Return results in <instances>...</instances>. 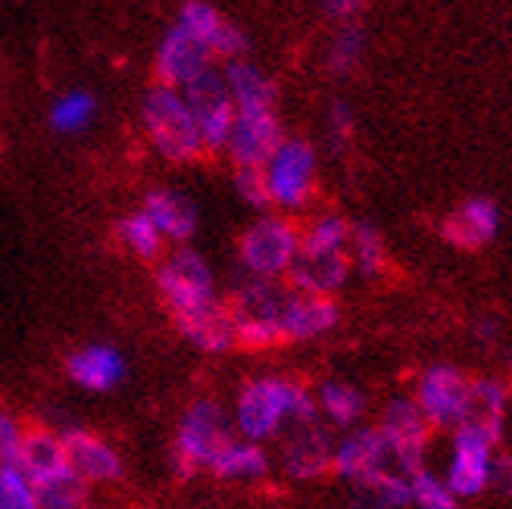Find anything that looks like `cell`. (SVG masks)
Returning a JSON list of instances; mask_svg holds the SVG:
<instances>
[{
	"instance_id": "obj_22",
	"label": "cell",
	"mask_w": 512,
	"mask_h": 509,
	"mask_svg": "<svg viewBox=\"0 0 512 509\" xmlns=\"http://www.w3.org/2000/svg\"><path fill=\"white\" fill-rule=\"evenodd\" d=\"M500 232V210L488 197H472L463 207H456L444 222L441 235L459 250H478L491 244Z\"/></svg>"
},
{
	"instance_id": "obj_17",
	"label": "cell",
	"mask_w": 512,
	"mask_h": 509,
	"mask_svg": "<svg viewBox=\"0 0 512 509\" xmlns=\"http://www.w3.org/2000/svg\"><path fill=\"white\" fill-rule=\"evenodd\" d=\"M285 138L288 135L281 129V119L275 110L235 113V125L228 132L222 154L232 160L235 169H263Z\"/></svg>"
},
{
	"instance_id": "obj_20",
	"label": "cell",
	"mask_w": 512,
	"mask_h": 509,
	"mask_svg": "<svg viewBox=\"0 0 512 509\" xmlns=\"http://www.w3.org/2000/svg\"><path fill=\"white\" fill-rule=\"evenodd\" d=\"M66 375L88 394H110L128 378V360L113 344H85L66 356Z\"/></svg>"
},
{
	"instance_id": "obj_9",
	"label": "cell",
	"mask_w": 512,
	"mask_h": 509,
	"mask_svg": "<svg viewBox=\"0 0 512 509\" xmlns=\"http://www.w3.org/2000/svg\"><path fill=\"white\" fill-rule=\"evenodd\" d=\"M378 435L388 444L391 463L403 475H416L425 469V456L431 444V425L419 413V406L413 397H394L388 406L381 410L378 419Z\"/></svg>"
},
{
	"instance_id": "obj_1",
	"label": "cell",
	"mask_w": 512,
	"mask_h": 509,
	"mask_svg": "<svg viewBox=\"0 0 512 509\" xmlns=\"http://www.w3.org/2000/svg\"><path fill=\"white\" fill-rule=\"evenodd\" d=\"M153 285L172 316L178 335L200 353H228L235 350V328L219 291L216 272L200 250L169 247L163 260L153 266Z\"/></svg>"
},
{
	"instance_id": "obj_41",
	"label": "cell",
	"mask_w": 512,
	"mask_h": 509,
	"mask_svg": "<svg viewBox=\"0 0 512 509\" xmlns=\"http://www.w3.org/2000/svg\"><path fill=\"white\" fill-rule=\"evenodd\" d=\"M79 509H100V506H94V503H85V506H79Z\"/></svg>"
},
{
	"instance_id": "obj_16",
	"label": "cell",
	"mask_w": 512,
	"mask_h": 509,
	"mask_svg": "<svg viewBox=\"0 0 512 509\" xmlns=\"http://www.w3.org/2000/svg\"><path fill=\"white\" fill-rule=\"evenodd\" d=\"M216 69V60L210 54V47L200 38H194L185 25H172L163 35L157 57H153V72H157V85L169 88H188L194 79H200L203 72Z\"/></svg>"
},
{
	"instance_id": "obj_30",
	"label": "cell",
	"mask_w": 512,
	"mask_h": 509,
	"mask_svg": "<svg viewBox=\"0 0 512 509\" xmlns=\"http://www.w3.org/2000/svg\"><path fill=\"white\" fill-rule=\"evenodd\" d=\"M409 506V475L388 469L353 488V509H406Z\"/></svg>"
},
{
	"instance_id": "obj_29",
	"label": "cell",
	"mask_w": 512,
	"mask_h": 509,
	"mask_svg": "<svg viewBox=\"0 0 512 509\" xmlns=\"http://www.w3.org/2000/svg\"><path fill=\"white\" fill-rule=\"evenodd\" d=\"M350 269L360 278H378L388 269V244L372 222L350 225Z\"/></svg>"
},
{
	"instance_id": "obj_36",
	"label": "cell",
	"mask_w": 512,
	"mask_h": 509,
	"mask_svg": "<svg viewBox=\"0 0 512 509\" xmlns=\"http://www.w3.org/2000/svg\"><path fill=\"white\" fill-rule=\"evenodd\" d=\"M25 428H29V422L19 419L10 410V406H0V469H4V466H19Z\"/></svg>"
},
{
	"instance_id": "obj_5",
	"label": "cell",
	"mask_w": 512,
	"mask_h": 509,
	"mask_svg": "<svg viewBox=\"0 0 512 509\" xmlns=\"http://www.w3.org/2000/svg\"><path fill=\"white\" fill-rule=\"evenodd\" d=\"M141 132L153 154L172 166H185L200 160L207 150L197 135L194 116L188 110V100L178 88L153 85L141 100Z\"/></svg>"
},
{
	"instance_id": "obj_19",
	"label": "cell",
	"mask_w": 512,
	"mask_h": 509,
	"mask_svg": "<svg viewBox=\"0 0 512 509\" xmlns=\"http://www.w3.org/2000/svg\"><path fill=\"white\" fill-rule=\"evenodd\" d=\"M138 210L153 222L166 247H188L191 238L197 235L200 225L197 203L175 188H150Z\"/></svg>"
},
{
	"instance_id": "obj_6",
	"label": "cell",
	"mask_w": 512,
	"mask_h": 509,
	"mask_svg": "<svg viewBox=\"0 0 512 509\" xmlns=\"http://www.w3.org/2000/svg\"><path fill=\"white\" fill-rule=\"evenodd\" d=\"M232 419L228 406L216 397H197L185 406L172 438V466L178 478H194L207 472L216 453L232 438Z\"/></svg>"
},
{
	"instance_id": "obj_14",
	"label": "cell",
	"mask_w": 512,
	"mask_h": 509,
	"mask_svg": "<svg viewBox=\"0 0 512 509\" xmlns=\"http://www.w3.org/2000/svg\"><path fill=\"white\" fill-rule=\"evenodd\" d=\"M63 444H66V460L72 472L79 475L88 488H110L119 485L125 475L122 453L97 431L85 425H66L60 428Z\"/></svg>"
},
{
	"instance_id": "obj_37",
	"label": "cell",
	"mask_w": 512,
	"mask_h": 509,
	"mask_svg": "<svg viewBox=\"0 0 512 509\" xmlns=\"http://www.w3.org/2000/svg\"><path fill=\"white\" fill-rule=\"evenodd\" d=\"M235 191L247 203V207L266 213L269 200H266V182H263V169H235Z\"/></svg>"
},
{
	"instance_id": "obj_12",
	"label": "cell",
	"mask_w": 512,
	"mask_h": 509,
	"mask_svg": "<svg viewBox=\"0 0 512 509\" xmlns=\"http://www.w3.org/2000/svg\"><path fill=\"white\" fill-rule=\"evenodd\" d=\"M278 450V469L285 472L291 481H319L331 475V453H335V431L328 425L303 422L288 428L285 435L275 441Z\"/></svg>"
},
{
	"instance_id": "obj_13",
	"label": "cell",
	"mask_w": 512,
	"mask_h": 509,
	"mask_svg": "<svg viewBox=\"0 0 512 509\" xmlns=\"http://www.w3.org/2000/svg\"><path fill=\"white\" fill-rule=\"evenodd\" d=\"M494 441L484 438L472 425H459L453 435V450L444 485L453 491L456 500L478 497L491 488V463H494Z\"/></svg>"
},
{
	"instance_id": "obj_7",
	"label": "cell",
	"mask_w": 512,
	"mask_h": 509,
	"mask_svg": "<svg viewBox=\"0 0 512 509\" xmlns=\"http://www.w3.org/2000/svg\"><path fill=\"white\" fill-rule=\"evenodd\" d=\"M300 247V225L285 213H260L238 238V272L263 282H285Z\"/></svg>"
},
{
	"instance_id": "obj_23",
	"label": "cell",
	"mask_w": 512,
	"mask_h": 509,
	"mask_svg": "<svg viewBox=\"0 0 512 509\" xmlns=\"http://www.w3.org/2000/svg\"><path fill=\"white\" fill-rule=\"evenodd\" d=\"M207 472L219 481H228V485H256V481H263L272 472V453L263 444L232 435L216 453Z\"/></svg>"
},
{
	"instance_id": "obj_26",
	"label": "cell",
	"mask_w": 512,
	"mask_h": 509,
	"mask_svg": "<svg viewBox=\"0 0 512 509\" xmlns=\"http://www.w3.org/2000/svg\"><path fill=\"white\" fill-rule=\"evenodd\" d=\"M225 88L232 94V104L238 113H260V110H275L278 104V85L269 79V75L253 66L247 57L225 63L222 69Z\"/></svg>"
},
{
	"instance_id": "obj_10",
	"label": "cell",
	"mask_w": 512,
	"mask_h": 509,
	"mask_svg": "<svg viewBox=\"0 0 512 509\" xmlns=\"http://www.w3.org/2000/svg\"><path fill=\"white\" fill-rule=\"evenodd\" d=\"M472 378L456 366H428L416 381V406L431 428H459L469 413Z\"/></svg>"
},
{
	"instance_id": "obj_33",
	"label": "cell",
	"mask_w": 512,
	"mask_h": 509,
	"mask_svg": "<svg viewBox=\"0 0 512 509\" xmlns=\"http://www.w3.org/2000/svg\"><path fill=\"white\" fill-rule=\"evenodd\" d=\"M409 506H416V509H459V500L444 485L441 475L419 469L416 475H409Z\"/></svg>"
},
{
	"instance_id": "obj_39",
	"label": "cell",
	"mask_w": 512,
	"mask_h": 509,
	"mask_svg": "<svg viewBox=\"0 0 512 509\" xmlns=\"http://www.w3.org/2000/svg\"><path fill=\"white\" fill-rule=\"evenodd\" d=\"M491 488H497L500 494L512 497V456L509 453L494 456V463H491Z\"/></svg>"
},
{
	"instance_id": "obj_24",
	"label": "cell",
	"mask_w": 512,
	"mask_h": 509,
	"mask_svg": "<svg viewBox=\"0 0 512 509\" xmlns=\"http://www.w3.org/2000/svg\"><path fill=\"white\" fill-rule=\"evenodd\" d=\"M313 400H316L319 422L328 425L331 431H350L356 425H363L366 410H369L366 394L344 378L319 381V385L313 388Z\"/></svg>"
},
{
	"instance_id": "obj_28",
	"label": "cell",
	"mask_w": 512,
	"mask_h": 509,
	"mask_svg": "<svg viewBox=\"0 0 512 509\" xmlns=\"http://www.w3.org/2000/svg\"><path fill=\"white\" fill-rule=\"evenodd\" d=\"M116 241L122 244V250L132 253L135 260L153 263V266H157V263L163 260V253L169 250L166 241L160 238V232L153 228V222H150L141 210L125 213V216L116 222Z\"/></svg>"
},
{
	"instance_id": "obj_32",
	"label": "cell",
	"mask_w": 512,
	"mask_h": 509,
	"mask_svg": "<svg viewBox=\"0 0 512 509\" xmlns=\"http://www.w3.org/2000/svg\"><path fill=\"white\" fill-rule=\"evenodd\" d=\"M32 488H35L41 509H79V506L91 503V488L72 472V466L66 472L44 478V481H35Z\"/></svg>"
},
{
	"instance_id": "obj_34",
	"label": "cell",
	"mask_w": 512,
	"mask_h": 509,
	"mask_svg": "<svg viewBox=\"0 0 512 509\" xmlns=\"http://www.w3.org/2000/svg\"><path fill=\"white\" fill-rule=\"evenodd\" d=\"M363 32L356 29V25H347V29H341L335 35V41H331L328 47V57H325V66L331 75H350L356 66H360L363 60Z\"/></svg>"
},
{
	"instance_id": "obj_35",
	"label": "cell",
	"mask_w": 512,
	"mask_h": 509,
	"mask_svg": "<svg viewBox=\"0 0 512 509\" xmlns=\"http://www.w3.org/2000/svg\"><path fill=\"white\" fill-rule=\"evenodd\" d=\"M0 509H41L32 481L22 475L19 466L0 469Z\"/></svg>"
},
{
	"instance_id": "obj_21",
	"label": "cell",
	"mask_w": 512,
	"mask_h": 509,
	"mask_svg": "<svg viewBox=\"0 0 512 509\" xmlns=\"http://www.w3.org/2000/svg\"><path fill=\"white\" fill-rule=\"evenodd\" d=\"M341 322V307L335 297H313L291 291L285 310V344H310L335 332Z\"/></svg>"
},
{
	"instance_id": "obj_2",
	"label": "cell",
	"mask_w": 512,
	"mask_h": 509,
	"mask_svg": "<svg viewBox=\"0 0 512 509\" xmlns=\"http://www.w3.org/2000/svg\"><path fill=\"white\" fill-rule=\"evenodd\" d=\"M232 431L253 444H275L288 428L316 422L313 388L288 375H253L238 388L232 406H228Z\"/></svg>"
},
{
	"instance_id": "obj_8",
	"label": "cell",
	"mask_w": 512,
	"mask_h": 509,
	"mask_svg": "<svg viewBox=\"0 0 512 509\" xmlns=\"http://www.w3.org/2000/svg\"><path fill=\"white\" fill-rule=\"evenodd\" d=\"M266 200L272 213L294 216L313 203L319 185L316 147L303 138H285L263 166Z\"/></svg>"
},
{
	"instance_id": "obj_27",
	"label": "cell",
	"mask_w": 512,
	"mask_h": 509,
	"mask_svg": "<svg viewBox=\"0 0 512 509\" xmlns=\"http://www.w3.org/2000/svg\"><path fill=\"white\" fill-rule=\"evenodd\" d=\"M506 410H509V391L494 378H478L472 381L469 413L463 425H472L484 438H491L497 444L506 425Z\"/></svg>"
},
{
	"instance_id": "obj_25",
	"label": "cell",
	"mask_w": 512,
	"mask_h": 509,
	"mask_svg": "<svg viewBox=\"0 0 512 509\" xmlns=\"http://www.w3.org/2000/svg\"><path fill=\"white\" fill-rule=\"evenodd\" d=\"M19 469L22 475L32 481H44L57 472H66L69 469V460H66V444H63V435L57 425H44V422H35L25 428V438H22V453H19Z\"/></svg>"
},
{
	"instance_id": "obj_15",
	"label": "cell",
	"mask_w": 512,
	"mask_h": 509,
	"mask_svg": "<svg viewBox=\"0 0 512 509\" xmlns=\"http://www.w3.org/2000/svg\"><path fill=\"white\" fill-rule=\"evenodd\" d=\"M394 469L388 444L378 435L375 425H356L350 431H341L335 438V453H331V475L347 481L350 488L363 481Z\"/></svg>"
},
{
	"instance_id": "obj_11",
	"label": "cell",
	"mask_w": 512,
	"mask_h": 509,
	"mask_svg": "<svg viewBox=\"0 0 512 509\" xmlns=\"http://www.w3.org/2000/svg\"><path fill=\"white\" fill-rule=\"evenodd\" d=\"M182 94L188 100V110L194 116L203 150H207V154H222L228 132H232V125H235V113H238L232 104V94L225 88L222 69L203 72L200 79L182 88Z\"/></svg>"
},
{
	"instance_id": "obj_4",
	"label": "cell",
	"mask_w": 512,
	"mask_h": 509,
	"mask_svg": "<svg viewBox=\"0 0 512 509\" xmlns=\"http://www.w3.org/2000/svg\"><path fill=\"white\" fill-rule=\"evenodd\" d=\"M291 288L285 282H263V278L238 275L228 288L225 307L232 316L235 341L244 350H272L285 344V310Z\"/></svg>"
},
{
	"instance_id": "obj_18",
	"label": "cell",
	"mask_w": 512,
	"mask_h": 509,
	"mask_svg": "<svg viewBox=\"0 0 512 509\" xmlns=\"http://www.w3.org/2000/svg\"><path fill=\"white\" fill-rule=\"evenodd\" d=\"M178 25H185L194 38L207 44L213 60L235 63L247 57V35L235 22H228L213 4H207V0H188L182 13H178Z\"/></svg>"
},
{
	"instance_id": "obj_40",
	"label": "cell",
	"mask_w": 512,
	"mask_h": 509,
	"mask_svg": "<svg viewBox=\"0 0 512 509\" xmlns=\"http://www.w3.org/2000/svg\"><path fill=\"white\" fill-rule=\"evenodd\" d=\"M319 4H322L325 16H331V19H341V22L353 19L356 13L363 10V0H319Z\"/></svg>"
},
{
	"instance_id": "obj_31",
	"label": "cell",
	"mask_w": 512,
	"mask_h": 509,
	"mask_svg": "<svg viewBox=\"0 0 512 509\" xmlns=\"http://www.w3.org/2000/svg\"><path fill=\"white\" fill-rule=\"evenodd\" d=\"M50 129L57 135H82L97 119V97L91 91H66L50 104Z\"/></svg>"
},
{
	"instance_id": "obj_3",
	"label": "cell",
	"mask_w": 512,
	"mask_h": 509,
	"mask_svg": "<svg viewBox=\"0 0 512 509\" xmlns=\"http://www.w3.org/2000/svg\"><path fill=\"white\" fill-rule=\"evenodd\" d=\"M347 247L350 222L341 213H316L310 222L300 225V247L285 285L300 294L335 297L353 275Z\"/></svg>"
},
{
	"instance_id": "obj_38",
	"label": "cell",
	"mask_w": 512,
	"mask_h": 509,
	"mask_svg": "<svg viewBox=\"0 0 512 509\" xmlns=\"http://www.w3.org/2000/svg\"><path fill=\"white\" fill-rule=\"evenodd\" d=\"M325 129H328V144L335 150H344L353 141V132H356L353 110L347 104H341V100H338V104H331Z\"/></svg>"
}]
</instances>
